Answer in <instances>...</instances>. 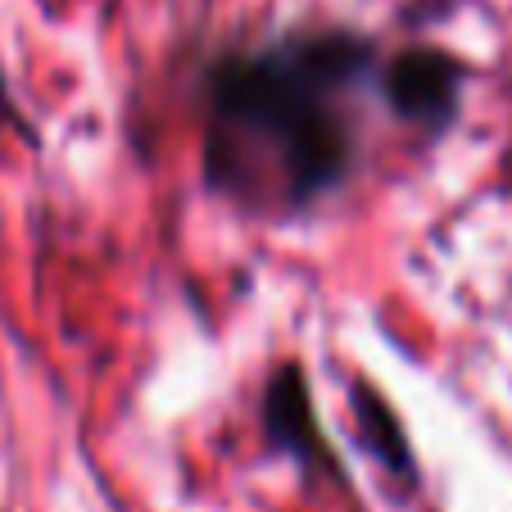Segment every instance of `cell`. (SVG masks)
I'll use <instances>...</instances> for the list:
<instances>
[{
  "instance_id": "cell-1",
  "label": "cell",
  "mask_w": 512,
  "mask_h": 512,
  "mask_svg": "<svg viewBox=\"0 0 512 512\" xmlns=\"http://www.w3.org/2000/svg\"><path fill=\"white\" fill-rule=\"evenodd\" d=\"M377 73V41L354 28H295L213 55L200 73L209 191L277 213L327 200L358 159L349 96Z\"/></svg>"
},
{
  "instance_id": "cell-2",
  "label": "cell",
  "mask_w": 512,
  "mask_h": 512,
  "mask_svg": "<svg viewBox=\"0 0 512 512\" xmlns=\"http://www.w3.org/2000/svg\"><path fill=\"white\" fill-rule=\"evenodd\" d=\"M472 68L440 46H404L399 55L381 59L377 91L399 123L417 132H445L463 114V96Z\"/></svg>"
},
{
  "instance_id": "cell-3",
  "label": "cell",
  "mask_w": 512,
  "mask_h": 512,
  "mask_svg": "<svg viewBox=\"0 0 512 512\" xmlns=\"http://www.w3.org/2000/svg\"><path fill=\"white\" fill-rule=\"evenodd\" d=\"M259 422H263V440H268L277 454H286L290 463L309 476H327V481L345 485V467L331 454L327 435L318 426V413H313V390L309 377L295 358L277 363L263 386V404H259Z\"/></svg>"
},
{
  "instance_id": "cell-4",
  "label": "cell",
  "mask_w": 512,
  "mask_h": 512,
  "mask_svg": "<svg viewBox=\"0 0 512 512\" xmlns=\"http://www.w3.org/2000/svg\"><path fill=\"white\" fill-rule=\"evenodd\" d=\"M349 413H354V426H358V449L386 476H395V481H404V485H417L413 440H408V431H404V417L390 408V399L381 395L372 381H354V390H349Z\"/></svg>"
},
{
  "instance_id": "cell-5",
  "label": "cell",
  "mask_w": 512,
  "mask_h": 512,
  "mask_svg": "<svg viewBox=\"0 0 512 512\" xmlns=\"http://www.w3.org/2000/svg\"><path fill=\"white\" fill-rule=\"evenodd\" d=\"M14 123V96H10V82H5V68H0V127Z\"/></svg>"
}]
</instances>
